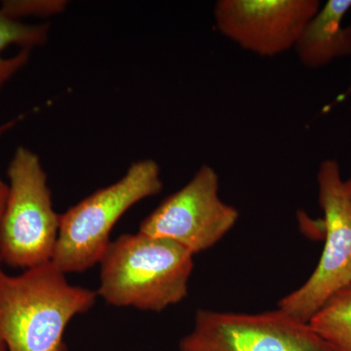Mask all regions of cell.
I'll list each match as a JSON object with an SVG mask.
<instances>
[{
    "label": "cell",
    "mask_w": 351,
    "mask_h": 351,
    "mask_svg": "<svg viewBox=\"0 0 351 351\" xmlns=\"http://www.w3.org/2000/svg\"><path fill=\"white\" fill-rule=\"evenodd\" d=\"M98 293L71 285L53 262L10 276L0 269V341L6 351H66L64 331Z\"/></svg>",
    "instance_id": "cell-1"
},
{
    "label": "cell",
    "mask_w": 351,
    "mask_h": 351,
    "mask_svg": "<svg viewBox=\"0 0 351 351\" xmlns=\"http://www.w3.org/2000/svg\"><path fill=\"white\" fill-rule=\"evenodd\" d=\"M99 263L97 293L108 304L158 313L188 295L193 255L172 240L138 232L110 242Z\"/></svg>",
    "instance_id": "cell-2"
},
{
    "label": "cell",
    "mask_w": 351,
    "mask_h": 351,
    "mask_svg": "<svg viewBox=\"0 0 351 351\" xmlns=\"http://www.w3.org/2000/svg\"><path fill=\"white\" fill-rule=\"evenodd\" d=\"M154 159L136 161L112 184L95 191L61 215L52 262L64 274L83 272L101 262L119 219L140 201L162 191Z\"/></svg>",
    "instance_id": "cell-3"
},
{
    "label": "cell",
    "mask_w": 351,
    "mask_h": 351,
    "mask_svg": "<svg viewBox=\"0 0 351 351\" xmlns=\"http://www.w3.org/2000/svg\"><path fill=\"white\" fill-rule=\"evenodd\" d=\"M8 195L0 219V257L29 269L52 262L61 215L53 207L48 178L38 154L16 149L9 164Z\"/></svg>",
    "instance_id": "cell-4"
},
{
    "label": "cell",
    "mask_w": 351,
    "mask_h": 351,
    "mask_svg": "<svg viewBox=\"0 0 351 351\" xmlns=\"http://www.w3.org/2000/svg\"><path fill=\"white\" fill-rule=\"evenodd\" d=\"M317 184L326 228L322 256L308 280L278 302V308L306 323L330 297L351 283V203L338 161L321 162Z\"/></svg>",
    "instance_id": "cell-5"
},
{
    "label": "cell",
    "mask_w": 351,
    "mask_h": 351,
    "mask_svg": "<svg viewBox=\"0 0 351 351\" xmlns=\"http://www.w3.org/2000/svg\"><path fill=\"white\" fill-rule=\"evenodd\" d=\"M180 351H330L308 323L277 308L258 314L199 309Z\"/></svg>",
    "instance_id": "cell-6"
},
{
    "label": "cell",
    "mask_w": 351,
    "mask_h": 351,
    "mask_svg": "<svg viewBox=\"0 0 351 351\" xmlns=\"http://www.w3.org/2000/svg\"><path fill=\"white\" fill-rule=\"evenodd\" d=\"M219 191L218 174L204 164L186 186L143 219L138 232L172 240L193 256L212 248L239 218L237 208L223 202Z\"/></svg>",
    "instance_id": "cell-7"
},
{
    "label": "cell",
    "mask_w": 351,
    "mask_h": 351,
    "mask_svg": "<svg viewBox=\"0 0 351 351\" xmlns=\"http://www.w3.org/2000/svg\"><path fill=\"white\" fill-rule=\"evenodd\" d=\"M320 7L319 0H219L214 19L218 31L240 47L274 57L294 49Z\"/></svg>",
    "instance_id": "cell-8"
},
{
    "label": "cell",
    "mask_w": 351,
    "mask_h": 351,
    "mask_svg": "<svg viewBox=\"0 0 351 351\" xmlns=\"http://www.w3.org/2000/svg\"><path fill=\"white\" fill-rule=\"evenodd\" d=\"M351 0H329L306 25L294 49L302 66L319 69L351 55V24L343 21Z\"/></svg>",
    "instance_id": "cell-9"
},
{
    "label": "cell",
    "mask_w": 351,
    "mask_h": 351,
    "mask_svg": "<svg viewBox=\"0 0 351 351\" xmlns=\"http://www.w3.org/2000/svg\"><path fill=\"white\" fill-rule=\"evenodd\" d=\"M49 25H27L0 11V89L29 59L32 48L43 45Z\"/></svg>",
    "instance_id": "cell-10"
},
{
    "label": "cell",
    "mask_w": 351,
    "mask_h": 351,
    "mask_svg": "<svg viewBox=\"0 0 351 351\" xmlns=\"http://www.w3.org/2000/svg\"><path fill=\"white\" fill-rule=\"evenodd\" d=\"M308 324L330 351H351V283L330 297Z\"/></svg>",
    "instance_id": "cell-11"
},
{
    "label": "cell",
    "mask_w": 351,
    "mask_h": 351,
    "mask_svg": "<svg viewBox=\"0 0 351 351\" xmlns=\"http://www.w3.org/2000/svg\"><path fill=\"white\" fill-rule=\"evenodd\" d=\"M68 5L64 0H7L2 2L0 11L19 20L24 16L49 17L63 12Z\"/></svg>",
    "instance_id": "cell-12"
},
{
    "label": "cell",
    "mask_w": 351,
    "mask_h": 351,
    "mask_svg": "<svg viewBox=\"0 0 351 351\" xmlns=\"http://www.w3.org/2000/svg\"><path fill=\"white\" fill-rule=\"evenodd\" d=\"M7 195H8V184L0 179V219H1L2 213H3L4 206H5ZM1 257H0V265H1ZM0 269H1V267H0Z\"/></svg>",
    "instance_id": "cell-13"
},
{
    "label": "cell",
    "mask_w": 351,
    "mask_h": 351,
    "mask_svg": "<svg viewBox=\"0 0 351 351\" xmlns=\"http://www.w3.org/2000/svg\"><path fill=\"white\" fill-rule=\"evenodd\" d=\"M16 121H17V120H13V121L7 122V123L0 126V135L3 134L4 132L8 130V129L12 128V127L15 125Z\"/></svg>",
    "instance_id": "cell-14"
},
{
    "label": "cell",
    "mask_w": 351,
    "mask_h": 351,
    "mask_svg": "<svg viewBox=\"0 0 351 351\" xmlns=\"http://www.w3.org/2000/svg\"><path fill=\"white\" fill-rule=\"evenodd\" d=\"M351 95V82L350 86H348V89L346 90L345 92H343V94L341 95V96H339L338 101H343L346 98H348V96Z\"/></svg>",
    "instance_id": "cell-15"
},
{
    "label": "cell",
    "mask_w": 351,
    "mask_h": 351,
    "mask_svg": "<svg viewBox=\"0 0 351 351\" xmlns=\"http://www.w3.org/2000/svg\"><path fill=\"white\" fill-rule=\"evenodd\" d=\"M345 186L346 193H348V198H350V201L351 203V178L348 179V181L345 182Z\"/></svg>",
    "instance_id": "cell-16"
},
{
    "label": "cell",
    "mask_w": 351,
    "mask_h": 351,
    "mask_svg": "<svg viewBox=\"0 0 351 351\" xmlns=\"http://www.w3.org/2000/svg\"><path fill=\"white\" fill-rule=\"evenodd\" d=\"M0 351H6L5 346H4V343L1 341H0Z\"/></svg>",
    "instance_id": "cell-17"
}]
</instances>
